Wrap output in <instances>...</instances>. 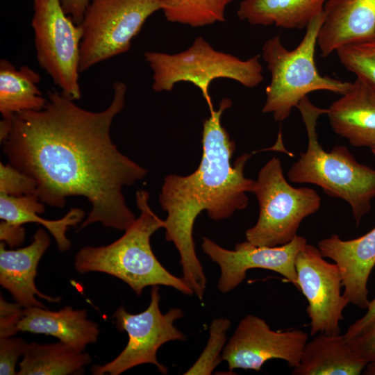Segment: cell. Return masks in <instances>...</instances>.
Listing matches in <instances>:
<instances>
[{
  "label": "cell",
  "mask_w": 375,
  "mask_h": 375,
  "mask_svg": "<svg viewBox=\"0 0 375 375\" xmlns=\"http://www.w3.org/2000/svg\"><path fill=\"white\" fill-rule=\"evenodd\" d=\"M318 249L324 258L334 261L342 278L343 295L351 303L367 309V281L375 265V227L364 235L344 240L337 234L318 242Z\"/></svg>",
  "instance_id": "cell-14"
},
{
  "label": "cell",
  "mask_w": 375,
  "mask_h": 375,
  "mask_svg": "<svg viewBox=\"0 0 375 375\" xmlns=\"http://www.w3.org/2000/svg\"><path fill=\"white\" fill-rule=\"evenodd\" d=\"M308 334L301 330L275 331L262 318L248 315L238 324L222 353L229 370L259 372L271 359H281L296 367L307 343Z\"/></svg>",
  "instance_id": "cell-12"
},
{
  "label": "cell",
  "mask_w": 375,
  "mask_h": 375,
  "mask_svg": "<svg viewBox=\"0 0 375 375\" xmlns=\"http://www.w3.org/2000/svg\"><path fill=\"white\" fill-rule=\"evenodd\" d=\"M307 243L305 238L297 235L290 242L280 246H256L246 240L238 243L233 250L223 248L211 239L203 237V251L220 269L217 288L227 293L238 287L251 269L259 268L275 272L299 290L295 260Z\"/></svg>",
  "instance_id": "cell-13"
},
{
  "label": "cell",
  "mask_w": 375,
  "mask_h": 375,
  "mask_svg": "<svg viewBox=\"0 0 375 375\" xmlns=\"http://www.w3.org/2000/svg\"><path fill=\"white\" fill-rule=\"evenodd\" d=\"M49 245V236L42 228H38L33 242L25 247L8 250L4 242L0 244V284L23 308H47L35 296L51 302L60 301V297L42 293L35 283L38 265Z\"/></svg>",
  "instance_id": "cell-15"
},
{
  "label": "cell",
  "mask_w": 375,
  "mask_h": 375,
  "mask_svg": "<svg viewBox=\"0 0 375 375\" xmlns=\"http://www.w3.org/2000/svg\"><path fill=\"white\" fill-rule=\"evenodd\" d=\"M18 303L6 301L2 296L0 301V338L10 337L16 333V326L23 314Z\"/></svg>",
  "instance_id": "cell-30"
},
{
  "label": "cell",
  "mask_w": 375,
  "mask_h": 375,
  "mask_svg": "<svg viewBox=\"0 0 375 375\" xmlns=\"http://www.w3.org/2000/svg\"><path fill=\"white\" fill-rule=\"evenodd\" d=\"M40 74L26 65L17 69L6 59L0 61V112L3 119L26 110H40L47 99L38 88Z\"/></svg>",
  "instance_id": "cell-22"
},
{
  "label": "cell",
  "mask_w": 375,
  "mask_h": 375,
  "mask_svg": "<svg viewBox=\"0 0 375 375\" xmlns=\"http://www.w3.org/2000/svg\"><path fill=\"white\" fill-rule=\"evenodd\" d=\"M25 238V230L22 226L9 224L4 221L0 223V239L10 247L21 244Z\"/></svg>",
  "instance_id": "cell-31"
},
{
  "label": "cell",
  "mask_w": 375,
  "mask_h": 375,
  "mask_svg": "<svg viewBox=\"0 0 375 375\" xmlns=\"http://www.w3.org/2000/svg\"><path fill=\"white\" fill-rule=\"evenodd\" d=\"M317 46L324 58L375 35V0H327Z\"/></svg>",
  "instance_id": "cell-16"
},
{
  "label": "cell",
  "mask_w": 375,
  "mask_h": 375,
  "mask_svg": "<svg viewBox=\"0 0 375 375\" xmlns=\"http://www.w3.org/2000/svg\"><path fill=\"white\" fill-rule=\"evenodd\" d=\"M149 194L144 190L136 192L139 217L117 240L106 246H86L76 254L74 268L77 272H102L126 283L140 296L147 286L164 285L173 288L186 295L193 290L183 277L167 270L154 255L150 244L151 235L165 227L151 210Z\"/></svg>",
  "instance_id": "cell-3"
},
{
  "label": "cell",
  "mask_w": 375,
  "mask_h": 375,
  "mask_svg": "<svg viewBox=\"0 0 375 375\" xmlns=\"http://www.w3.org/2000/svg\"><path fill=\"white\" fill-rule=\"evenodd\" d=\"M86 310L72 306L52 311L47 308L28 307L16 326L19 331L52 335L81 351L95 343L99 335L98 324L88 319Z\"/></svg>",
  "instance_id": "cell-18"
},
{
  "label": "cell",
  "mask_w": 375,
  "mask_h": 375,
  "mask_svg": "<svg viewBox=\"0 0 375 375\" xmlns=\"http://www.w3.org/2000/svg\"><path fill=\"white\" fill-rule=\"evenodd\" d=\"M28 343L22 338H0V374H17L16 363L23 356Z\"/></svg>",
  "instance_id": "cell-29"
},
{
  "label": "cell",
  "mask_w": 375,
  "mask_h": 375,
  "mask_svg": "<svg viewBox=\"0 0 375 375\" xmlns=\"http://www.w3.org/2000/svg\"><path fill=\"white\" fill-rule=\"evenodd\" d=\"M90 0H61L65 12L70 16L76 24H80Z\"/></svg>",
  "instance_id": "cell-33"
},
{
  "label": "cell",
  "mask_w": 375,
  "mask_h": 375,
  "mask_svg": "<svg viewBox=\"0 0 375 375\" xmlns=\"http://www.w3.org/2000/svg\"><path fill=\"white\" fill-rule=\"evenodd\" d=\"M347 342L358 356L368 362L362 374L375 375V320Z\"/></svg>",
  "instance_id": "cell-28"
},
{
  "label": "cell",
  "mask_w": 375,
  "mask_h": 375,
  "mask_svg": "<svg viewBox=\"0 0 375 375\" xmlns=\"http://www.w3.org/2000/svg\"><path fill=\"white\" fill-rule=\"evenodd\" d=\"M367 362L348 344L343 335L319 333L306 343L293 375H358Z\"/></svg>",
  "instance_id": "cell-19"
},
{
  "label": "cell",
  "mask_w": 375,
  "mask_h": 375,
  "mask_svg": "<svg viewBox=\"0 0 375 375\" xmlns=\"http://www.w3.org/2000/svg\"><path fill=\"white\" fill-rule=\"evenodd\" d=\"M160 301L158 285H154L151 290L150 303L145 310L131 314L123 306L116 310L112 315L115 326L120 331L127 333L128 343L112 361L92 366V374L119 375L142 364H153L162 374L168 373L167 368L158 361L157 351L167 342L186 340V336L174 325L176 319L183 317V312L173 308L162 314Z\"/></svg>",
  "instance_id": "cell-10"
},
{
  "label": "cell",
  "mask_w": 375,
  "mask_h": 375,
  "mask_svg": "<svg viewBox=\"0 0 375 375\" xmlns=\"http://www.w3.org/2000/svg\"><path fill=\"white\" fill-rule=\"evenodd\" d=\"M92 362L90 354L60 341L28 344L18 375L82 374Z\"/></svg>",
  "instance_id": "cell-23"
},
{
  "label": "cell",
  "mask_w": 375,
  "mask_h": 375,
  "mask_svg": "<svg viewBox=\"0 0 375 375\" xmlns=\"http://www.w3.org/2000/svg\"><path fill=\"white\" fill-rule=\"evenodd\" d=\"M258 201L256 224L245 232L246 240L256 246L285 244L297 235L301 222L321 206L317 192L295 188L283 175L281 162L272 157L260 169L253 192Z\"/></svg>",
  "instance_id": "cell-7"
},
{
  "label": "cell",
  "mask_w": 375,
  "mask_h": 375,
  "mask_svg": "<svg viewBox=\"0 0 375 375\" xmlns=\"http://www.w3.org/2000/svg\"><path fill=\"white\" fill-rule=\"evenodd\" d=\"M324 19L323 12L306 28L303 39L292 50L284 47L278 35L262 46V56L271 80L265 89L262 111L272 113L276 122L286 119L292 108L310 92L326 90L342 95L351 86V82L322 76L317 70L315 53Z\"/></svg>",
  "instance_id": "cell-5"
},
{
  "label": "cell",
  "mask_w": 375,
  "mask_h": 375,
  "mask_svg": "<svg viewBox=\"0 0 375 375\" xmlns=\"http://www.w3.org/2000/svg\"><path fill=\"white\" fill-rule=\"evenodd\" d=\"M308 135V147L301 153L288 177L296 183H311L325 194L345 201L358 226L375 198V169L359 163L345 146L336 145L327 152L318 141L317 119L326 108L315 106L304 97L297 105Z\"/></svg>",
  "instance_id": "cell-4"
},
{
  "label": "cell",
  "mask_w": 375,
  "mask_h": 375,
  "mask_svg": "<svg viewBox=\"0 0 375 375\" xmlns=\"http://www.w3.org/2000/svg\"><path fill=\"white\" fill-rule=\"evenodd\" d=\"M324 258L318 248L306 243L295 260L299 290L308 302L312 336L340 334L342 312L349 303L341 294L342 278L339 267Z\"/></svg>",
  "instance_id": "cell-11"
},
{
  "label": "cell",
  "mask_w": 375,
  "mask_h": 375,
  "mask_svg": "<svg viewBox=\"0 0 375 375\" xmlns=\"http://www.w3.org/2000/svg\"><path fill=\"white\" fill-rule=\"evenodd\" d=\"M36 181L10 162L0 163V194L23 196L36 194Z\"/></svg>",
  "instance_id": "cell-27"
},
{
  "label": "cell",
  "mask_w": 375,
  "mask_h": 375,
  "mask_svg": "<svg viewBox=\"0 0 375 375\" xmlns=\"http://www.w3.org/2000/svg\"><path fill=\"white\" fill-rule=\"evenodd\" d=\"M375 320V297L369 301L367 312L364 316L356 320L349 326L346 333L343 335L346 341L357 335L373 321Z\"/></svg>",
  "instance_id": "cell-32"
},
{
  "label": "cell",
  "mask_w": 375,
  "mask_h": 375,
  "mask_svg": "<svg viewBox=\"0 0 375 375\" xmlns=\"http://www.w3.org/2000/svg\"><path fill=\"white\" fill-rule=\"evenodd\" d=\"M33 3L31 25L38 64L63 94L78 100L82 28L65 12L61 0H33Z\"/></svg>",
  "instance_id": "cell-9"
},
{
  "label": "cell",
  "mask_w": 375,
  "mask_h": 375,
  "mask_svg": "<svg viewBox=\"0 0 375 375\" xmlns=\"http://www.w3.org/2000/svg\"><path fill=\"white\" fill-rule=\"evenodd\" d=\"M44 204L35 194L19 197L0 194V218L18 226L30 222L42 224L53 237L58 250L65 251L71 246L66 232L69 226H76L83 220L85 212L81 208H73L59 219H45L38 215L44 212Z\"/></svg>",
  "instance_id": "cell-21"
},
{
  "label": "cell",
  "mask_w": 375,
  "mask_h": 375,
  "mask_svg": "<svg viewBox=\"0 0 375 375\" xmlns=\"http://www.w3.org/2000/svg\"><path fill=\"white\" fill-rule=\"evenodd\" d=\"M372 152L373 153V154L375 155V148L374 149H371Z\"/></svg>",
  "instance_id": "cell-34"
},
{
  "label": "cell",
  "mask_w": 375,
  "mask_h": 375,
  "mask_svg": "<svg viewBox=\"0 0 375 375\" xmlns=\"http://www.w3.org/2000/svg\"><path fill=\"white\" fill-rule=\"evenodd\" d=\"M231 105L230 99H222L218 109L203 121L202 156L197 169L187 176H166L159 194L160 206L167 212L165 238L178 250L182 277L199 301L203 299L206 277L195 251V219L204 210L219 221L244 210L249 202L247 193L253 192L255 183L244 175L251 154L243 153L233 164L231 162L235 142L221 117Z\"/></svg>",
  "instance_id": "cell-2"
},
{
  "label": "cell",
  "mask_w": 375,
  "mask_h": 375,
  "mask_svg": "<svg viewBox=\"0 0 375 375\" xmlns=\"http://www.w3.org/2000/svg\"><path fill=\"white\" fill-rule=\"evenodd\" d=\"M233 0H160L168 22L200 27L225 21V10Z\"/></svg>",
  "instance_id": "cell-24"
},
{
  "label": "cell",
  "mask_w": 375,
  "mask_h": 375,
  "mask_svg": "<svg viewBox=\"0 0 375 375\" xmlns=\"http://www.w3.org/2000/svg\"><path fill=\"white\" fill-rule=\"evenodd\" d=\"M160 0H90L80 24L79 71L127 52Z\"/></svg>",
  "instance_id": "cell-8"
},
{
  "label": "cell",
  "mask_w": 375,
  "mask_h": 375,
  "mask_svg": "<svg viewBox=\"0 0 375 375\" xmlns=\"http://www.w3.org/2000/svg\"><path fill=\"white\" fill-rule=\"evenodd\" d=\"M259 55L242 60L232 54L215 50L203 38L197 37L185 51L169 54L147 51L144 59L153 72L152 88L156 92L172 91L179 82L197 87L210 112L214 109L209 87L212 81L226 78L246 88H255L263 80Z\"/></svg>",
  "instance_id": "cell-6"
},
{
  "label": "cell",
  "mask_w": 375,
  "mask_h": 375,
  "mask_svg": "<svg viewBox=\"0 0 375 375\" xmlns=\"http://www.w3.org/2000/svg\"><path fill=\"white\" fill-rule=\"evenodd\" d=\"M326 115L333 131L352 146L375 148V90L356 78Z\"/></svg>",
  "instance_id": "cell-17"
},
{
  "label": "cell",
  "mask_w": 375,
  "mask_h": 375,
  "mask_svg": "<svg viewBox=\"0 0 375 375\" xmlns=\"http://www.w3.org/2000/svg\"><path fill=\"white\" fill-rule=\"evenodd\" d=\"M335 53L347 70L375 90V35L344 46Z\"/></svg>",
  "instance_id": "cell-25"
},
{
  "label": "cell",
  "mask_w": 375,
  "mask_h": 375,
  "mask_svg": "<svg viewBox=\"0 0 375 375\" xmlns=\"http://www.w3.org/2000/svg\"><path fill=\"white\" fill-rule=\"evenodd\" d=\"M231 322L226 318L214 319L210 326L207 344L199 358L184 374L210 375L222 362Z\"/></svg>",
  "instance_id": "cell-26"
},
{
  "label": "cell",
  "mask_w": 375,
  "mask_h": 375,
  "mask_svg": "<svg viewBox=\"0 0 375 375\" xmlns=\"http://www.w3.org/2000/svg\"><path fill=\"white\" fill-rule=\"evenodd\" d=\"M126 93V84L116 82L109 106L92 112L50 91L42 110L13 115L1 142L9 162L36 181L42 203L62 208L68 197L88 200L91 210L79 230L99 222L125 231L136 219L122 189L144 178L147 169L122 153L110 137Z\"/></svg>",
  "instance_id": "cell-1"
},
{
  "label": "cell",
  "mask_w": 375,
  "mask_h": 375,
  "mask_svg": "<svg viewBox=\"0 0 375 375\" xmlns=\"http://www.w3.org/2000/svg\"><path fill=\"white\" fill-rule=\"evenodd\" d=\"M327 0H243L237 11L240 20L253 25L285 29L306 28L324 12Z\"/></svg>",
  "instance_id": "cell-20"
}]
</instances>
